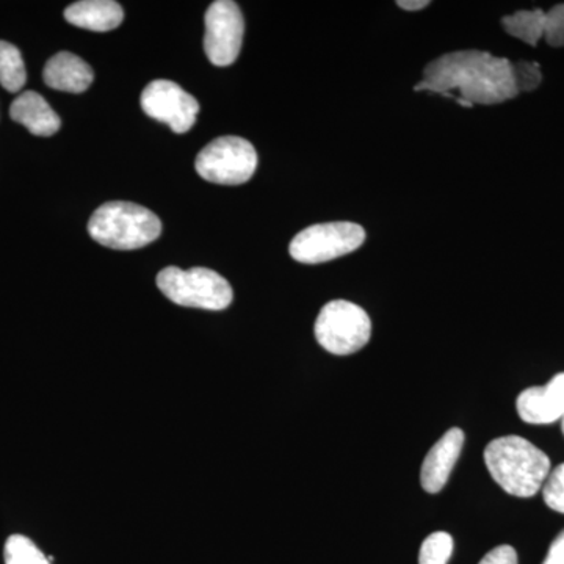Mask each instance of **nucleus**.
<instances>
[{"label": "nucleus", "instance_id": "20e7f679", "mask_svg": "<svg viewBox=\"0 0 564 564\" xmlns=\"http://www.w3.org/2000/svg\"><path fill=\"white\" fill-rule=\"evenodd\" d=\"M159 291L173 302L195 310L223 311L232 303L231 284L210 269L166 267L158 274Z\"/></svg>", "mask_w": 564, "mask_h": 564}, {"label": "nucleus", "instance_id": "2eb2a0df", "mask_svg": "<svg viewBox=\"0 0 564 564\" xmlns=\"http://www.w3.org/2000/svg\"><path fill=\"white\" fill-rule=\"evenodd\" d=\"M502 25L508 35L534 47L544 36L545 13L540 9L521 10L511 17H505Z\"/></svg>", "mask_w": 564, "mask_h": 564}, {"label": "nucleus", "instance_id": "393cba45", "mask_svg": "<svg viewBox=\"0 0 564 564\" xmlns=\"http://www.w3.org/2000/svg\"><path fill=\"white\" fill-rule=\"evenodd\" d=\"M562 430H563V434H564V415L562 417Z\"/></svg>", "mask_w": 564, "mask_h": 564}, {"label": "nucleus", "instance_id": "9d476101", "mask_svg": "<svg viewBox=\"0 0 564 564\" xmlns=\"http://www.w3.org/2000/svg\"><path fill=\"white\" fill-rule=\"evenodd\" d=\"M519 417L532 425H549L564 415V372L545 386L525 389L516 400Z\"/></svg>", "mask_w": 564, "mask_h": 564}, {"label": "nucleus", "instance_id": "aec40b11", "mask_svg": "<svg viewBox=\"0 0 564 564\" xmlns=\"http://www.w3.org/2000/svg\"><path fill=\"white\" fill-rule=\"evenodd\" d=\"M513 76L518 93L536 90L543 82L540 65L534 62L516 63L513 65Z\"/></svg>", "mask_w": 564, "mask_h": 564}, {"label": "nucleus", "instance_id": "9b49d317", "mask_svg": "<svg viewBox=\"0 0 564 564\" xmlns=\"http://www.w3.org/2000/svg\"><path fill=\"white\" fill-rule=\"evenodd\" d=\"M464 445L463 430L452 429L433 445L425 456L421 470L422 488L429 494L443 491L454 470Z\"/></svg>", "mask_w": 564, "mask_h": 564}, {"label": "nucleus", "instance_id": "39448f33", "mask_svg": "<svg viewBox=\"0 0 564 564\" xmlns=\"http://www.w3.org/2000/svg\"><path fill=\"white\" fill-rule=\"evenodd\" d=\"M314 333L315 339L326 351L348 356L369 344L372 322L358 304L334 300L322 307Z\"/></svg>", "mask_w": 564, "mask_h": 564}, {"label": "nucleus", "instance_id": "0eeeda50", "mask_svg": "<svg viewBox=\"0 0 564 564\" xmlns=\"http://www.w3.org/2000/svg\"><path fill=\"white\" fill-rule=\"evenodd\" d=\"M366 242L362 226L350 221L322 223L296 234L289 252L296 262L323 263L358 250Z\"/></svg>", "mask_w": 564, "mask_h": 564}, {"label": "nucleus", "instance_id": "b1692460", "mask_svg": "<svg viewBox=\"0 0 564 564\" xmlns=\"http://www.w3.org/2000/svg\"><path fill=\"white\" fill-rule=\"evenodd\" d=\"M397 6L406 11H419L430 6L429 0H399Z\"/></svg>", "mask_w": 564, "mask_h": 564}, {"label": "nucleus", "instance_id": "7ed1b4c3", "mask_svg": "<svg viewBox=\"0 0 564 564\" xmlns=\"http://www.w3.org/2000/svg\"><path fill=\"white\" fill-rule=\"evenodd\" d=\"M88 232L93 240L111 250H139L161 237L162 221L140 204L111 202L95 210Z\"/></svg>", "mask_w": 564, "mask_h": 564}, {"label": "nucleus", "instance_id": "1a4fd4ad", "mask_svg": "<svg viewBox=\"0 0 564 564\" xmlns=\"http://www.w3.org/2000/svg\"><path fill=\"white\" fill-rule=\"evenodd\" d=\"M140 104L148 117L165 122L176 133L191 131L199 113V102L172 80H152L141 93Z\"/></svg>", "mask_w": 564, "mask_h": 564}, {"label": "nucleus", "instance_id": "423d86ee", "mask_svg": "<svg viewBox=\"0 0 564 564\" xmlns=\"http://www.w3.org/2000/svg\"><path fill=\"white\" fill-rule=\"evenodd\" d=\"M195 166L203 180L220 185H240L254 176L258 152L242 137H220L199 152Z\"/></svg>", "mask_w": 564, "mask_h": 564}, {"label": "nucleus", "instance_id": "4be33fe9", "mask_svg": "<svg viewBox=\"0 0 564 564\" xmlns=\"http://www.w3.org/2000/svg\"><path fill=\"white\" fill-rule=\"evenodd\" d=\"M480 564H518V554L511 545H499L486 554Z\"/></svg>", "mask_w": 564, "mask_h": 564}, {"label": "nucleus", "instance_id": "412c9836", "mask_svg": "<svg viewBox=\"0 0 564 564\" xmlns=\"http://www.w3.org/2000/svg\"><path fill=\"white\" fill-rule=\"evenodd\" d=\"M544 39L549 46L564 47V3L545 13Z\"/></svg>", "mask_w": 564, "mask_h": 564}, {"label": "nucleus", "instance_id": "5701e85b", "mask_svg": "<svg viewBox=\"0 0 564 564\" xmlns=\"http://www.w3.org/2000/svg\"><path fill=\"white\" fill-rule=\"evenodd\" d=\"M543 564H564V530L555 538L549 547L547 556Z\"/></svg>", "mask_w": 564, "mask_h": 564}, {"label": "nucleus", "instance_id": "4468645a", "mask_svg": "<svg viewBox=\"0 0 564 564\" xmlns=\"http://www.w3.org/2000/svg\"><path fill=\"white\" fill-rule=\"evenodd\" d=\"M65 20L91 32H110L120 28L124 11L115 0H82L65 10Z\"/></svg>", "mask_w": 564, "mask_h": 564}, {"label": "nucleus", "instance_id": "f257e3e1", "mask_svg": "<svg viewBox=\"0 0 564 564\" xmlns=\"http://www.w3.org/2000/svg\"><path fill=\"white\" fill-rule=\"evenodd\" d=\"M415 91H430L452 98L462 106H494L519 95L513 76V63L494 57L484 51H458L445 54L425 66L423 79Z\"/></svg>", "mask_w": 564, "mask_h": 564}, {"label": "nucleus", "instance_id": "6ab92c4d", "mask_svg": "<svg viewBox=\"0 0 564 564\" xmlns=\"http://www.w3.org/2000/svg\"><path fill=\"white\" fill-rule=\"evenodd\" d=\"M544 502L551 510L564 514V463L551 470L543 485Z\"/></svg>", "mask_w": 564, "mask_h": 564}, {"label": "nucleus", "instance_id": "f03ea898", "mask_svg": "<svg viewBox=\"0 0 564 564\" xmlns=\"http://www.w3.org/2000/svg\"><path fill=\"white\" fill-rule=\"evenodd\" d=\"M485 464L497 485L510 496L529 499L543 489L551 459L521 436L497 437L485 448Z\"/></svg>", "mask_w": 564, "mask_h": 564}, {"label": "nucleus", "instance_id": "f3484780", "mask_svg": "<svg viewBox=\"0 0 564 564\" xmlns=\"http://www.w3.org/2000/svg\"><path fill=\"white\" fill-rule=\"evenodd\" d=\"M6 564H51L50 558L22 534H11L3 551Z\"/></svg>", "mask_w": 564, "mask_h": 564}, {"label": "nucleus", "instance_id": "6e6552de", "mask_svg": "<svg viewBox=\"0 0 564 564\" xmlns=\"http://www.w3.org/2000/svg\"><path fill=\"white\" fill-rule=\"evenodd\" d=\"M204 51L212 65L229 66L242 50L245 21L242 10L232 0H217L207 9Z\"/></svg>", "mask_w": 564, "mask_h": 564}, {"label": "nucleus", "instance_id": "f8f14e48", "mask_svg": "<svg viewBox=\"0 0 564 564\" xmlns=\"http://www.w3.org/2000/svg\"><path fill=\"white\" fill-rule=\"evenodd\" d=\"M43 79L52 90L77 95L90 88L95 73L91 66L76 54L58 52L44 66Z\"/></svg>", "mask_w": 564, "mask_h": 564}, {"label": "nucleus", "instance_id": "a211bd4d", "mask_svg": "<svg viewBox=\"0 0 564 564\" xmlns=\"http://www.w3.org/2000/svg\"><path fill=\"white\" fill-rule=\"evenodd\" d=\"M454 554V538L445 532L430 534L419 552V564H447Z\"/></svg>", "mask_w": 564, "mask_h": 564}, {"label": "nucleus", "instance_id": "ddd939ff", "mask_svg": "<svg viewBox=\"0 0 564 564\" xmlns=\"http://www.w3.org/2000/svg\"><path fill=\"white\" fill-rule=\"evenodd\" d=\"M10 115L36 137H51L62 128V120L43 96L24 91L11 102Z\"/></svg>", "mask_w": 564, "mask_h": 564}, {"label": "nucleus", "instance_id": "dca6fc26", "mask_svg": "<svg viewBox=\"0 0 564 564\" xmlns=\"http://www.w3.org/2000/svg\"><path fill=\"white\" fill-rule=\"evenodd\" d=\"M28 80L21 51L14 44L0 41V85L7 91L18 93Z\"/></svg>", "mask_w": 564, "mask_h": 564}]
</instances>
